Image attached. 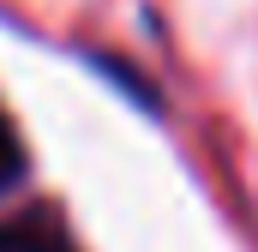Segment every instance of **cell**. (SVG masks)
I'll use <instances>...</instances> for the list:
<instances>
[{"label": "cell", "mask_w": 258, "mask_h": 252, "mask_svg": "<svg viewBox=\"0 0 258 252\" xmlns=\"http://www.w3.org/2000/svg\"><path fill=\"white\" fill-rule=\"evenodd\" d=\"M0 252H72V246L36 222H0Z\"/></svg>", "instance_id": "cell-1"}, {"label": "cell", "mask_w": 258, "mask_h": 252, "mask_svg": "<svg viewBox=\"0 0 258 252\" xmlns=\"http://www.w3.org/2000/svg\"><path fill=\"white\" fill-rule=\"evenodd\" d=\"M18 174H24V144H18V132L6 126V114H0V192L12 186Z\"/></svg>", "instance_id": "cell-2"}]
</instances>
